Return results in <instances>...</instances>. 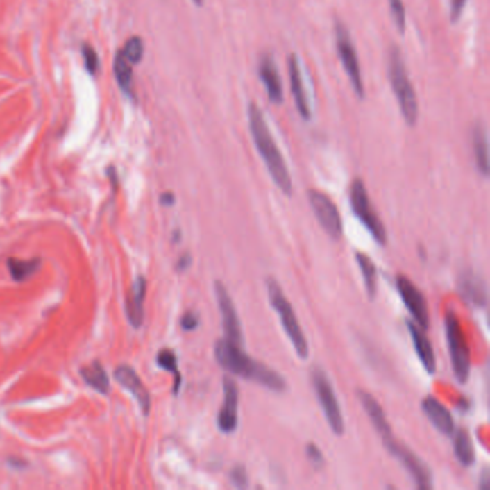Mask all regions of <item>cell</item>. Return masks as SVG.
Instances as JSON below:
<instances>
[{"label": "cell", "mask_w": 490, "mask_h": 490, "mask_svg": "<svg viewBox=\"0 0 490 490\" xmlns=\"http://www.w3.org/2000/svg\"><path fill=\"white\" fill-rule=\"evenodd\" d=\"M389 79L405 124L413 127L419 119V101L408 78L403 55L396 45L389 51Z\"/></svg>", "instance_id": "3"}, {"label": "cell", "mask_w": 490, "mask_h": 490, "mask_svg": "<svg viewBox=\"0 0 490 490\" xmlns=\"http://www.w3.org/2000/svg\"><path fill=\"white\" fill-rule=\"evenodd\" d=\"M467 0H450V22L456 24L460 19Z\"/></svg>", "instance_id": "35"}, {"label": "cell", "mask_w": 490, "mask_h": 490, "mask_svg": "<svg viewBox=\"0 0 490 490\" xmlns=\"http://www.w3.org/2000/svg\"><path fill=\"white\" fill-rule=\"evenodd\" d=\"M257 75L264 85V90L268 92L269 101L276 105H280L283 102L282 78L279 75V69L275 64V59L272 55L263 53L259 58Z\"/></svg>", "instance_id": "15"}, {"label": "cell", "mask_w": 490, "mask_h": 490, "mask_svg": "<svg viewBox=\"0 0 490 490\" xmlns=\"http://www.w3.org/2000/svg\"><path fill=\"white\" fill-rule=\"evenodd\" d=\"M288 69H289V81H291V91L295 99V105L302 117V119L310 121L312 117V110H311V102L308 98V92H306L305 81L302 75V68L299 58L296 53H291L288 59Z\"/></svg>", "instance_id": "14"}, {"label": "cell", "mask_w": 490, "mask_h": 490, "mask_svg": "<svg viewBox=\"0 0 490 490\" xmlns=\"http://www.w3.org/2000/svg\"><path fill=\"white\" fill-rule=\"evenodd\" d=\"M239 390L236 382L229 378H223V404L217 416V425L221 433H233L239 424Z\"/></svg>", "instance_id": "13"}, {"label": "cell", "mask_w": 490, "mask_h": 490, "mask_svg": "<svg viewBox=\"0 0 490 490\" xmlns=\"http://www.w3.org/2000/svg\"><path fill=\"white\" fill-rule=\"evenodd\" d=\"M216 291V298L219 303V310L221 315V323L224 330V338L229 339L230 342L243 346V331L242 325L236 312V308L233 305V301L228 292V289L223 287L221 282H216L214 285Z\"/></svg>", "instance_id": "12"}, {"label": "cell", "mask_w": 490, "mask_h": 490, "mask_svg": "<svg viewBox=\"0 0 490 490\" xmlns=\"http://www.w3.org/2000/svg\"><path fill=\"white\" fill-rule=\"evenodd\" d=\"M157 364L161 366V369H164L166 371H170V373H174L176 375V384H174V393L177 394L178 390H180V374H178V370H177V358L174 355L173 351L170 350H162L160 351L158 357H157Z\"/></svg>", "instance_id": "28"}, {"label": "cell", "mask_w": 490, "mask_h": 490, "mask_svg": "<svg viewBox=\"0 0 490 490\" xmlns=\"http://www.w3.org/2000/svg\"><path fill=\"white\" fill-rule=\"evenodd\" d=\"M248 122H249V130L255 142V147L259 155L262 157L264 166H267L276 187L283 194L291 196L294 189L291 173L269 130V124L267 118H264L263 111L255 104V102H251L248 105Z\"/></svg>", "instance_id": "2"}, {"label": "cell", "mask_w": 490, "mask_h": 490, "mask_svg": "<svg viewBox=\"0 0 490 490\" xmlns=\"http://www.w3.org/2000/svg\"><path fill=\"white\" fill-rule=\"evenodd\" d=\"M114 74L117 78L118 87L128 96H133V71L131 64L119 51L114 59Z\"/></svg>", "instance_id": "24"}, {"label": "cell", "mask_w": 490, "mask_h": 490, "mask_svg": "<svg viewBox=\"0 0 490 490\" xmlns=\"http://www.w3.org/2000/svg\"><path fill=\"white\" fill-rule=\"evenodd\" d=\"M121 52L131 65L138 64L142 59V55H144V44H142V40L138 36H134L127 40L124 49Z\"/></svg>", "instance_id": "29"}, {"label": "cell", "mask_w": 490, "mask_h": 490, "mask_svg": "<svg viewBox=\"0 0 490 490\" xmlns=\"http://www.w3.org/2000/svg\"><path fill=\"white\" fill-rule=\"evenodd\" d=\"M9 271L12 273V278L15 280H24L28 279L31 275H33L37 269V262L35 260H17V259H9Z\"/></svg>", "instance_id": "27"}, {"label": "cell", "mask_w": 490, "mask_h": 490, "mask_svg": "<svg viewBox=\"0 0 490 490\" xmlns=\"http://www.w3.org/2000/svg\"><path fill=\"white\" fill-rule=\"evenodd\" d=\"M114 375H115V380L135 397L144 414H149V410L151 407V397L149 390L146 389L144 382L140 380L137 373L127 365H119L115 370Z\"/></svg>", "instance_id": "16"}, {"label": "cell", "mask_w": 490, "mask_h": 490, "mask_svg": "<svg viewBox=\"0 0 490 490\" xmlns=\"http://www.w3.org/2000/svg\"><path fill=\"white\" fill-rule=\"evenodd\" d=\"M230 482L237 489L248 487V483H249L248 472L243 464H237L233 467V471L230 472Z\"/></svg>", "instance_id": "32"}, {"label": "cell", "mask_w": 490, "mask_h": 490, "mask_svg": "<svg viewBox=\"0 0 490 490\" xmlns=\"http://www.w3.org/2000/svg\"><path fill=\"white\" fill-rule=\"evenodd\" d=\"M306 456H308L310 462L315 467H321L323 464V455L319 450V447L315 446L314 443H310L308 446H306Z\"/></svg>", "instance_id": "33"}, {"label": "cell", "mask_w": 490, "mask_h": 490, "mask_svg": "<svg viewBox=\"0 0 490 490\" xmlns=\"http://www.w3.org/2000/svg\"><path fill=\"white\" fill-rule=\"evenodd\" d=\"M459 292L464 302L476 306V308H483L487 303L486 283L480 275H476L472 271H464L460 275Z\"/></svg>", "instance_id": "17"}, {"label": "cell", "mask_w": 490, "mask_h": 490, "mask_svg": "<svg viewBox=\"0 0 490 490\" xmlns=\"http://www.w3.org/2000/svg\"><path fill=\"white\" fill-rule=\"evenodd\" d=\"M214 355L221 369L233 375L262 384L276 393L287 390V381L279 373L269 369L263 362L246 355L243 351V346L236 345L226 338L217 341L214 346Z\"/></svg>", "instance_id": "1"}, {"label": "cell", "mask_w": 490, "mask_h": 490, "mask_svg": "<svg viewBox=\"0 0 490 490\" xmlns=\"http://www.w3.org/2000/svg\"><path fill=\"white\" fill-rule=\"evenodd\" d=\"M335 44H337V51L341 59V64L351 81V85L355 95L360 99H364L365 88H364V81L361 75V67L358 62V55L351 40L350 31L345 28L342 22H337L335 25Z\"/></svg>", "instance_id": "8"}, {"label": "cell", "mask_w": 490, "mask_h": 490, "mask_svg": "<svg viewBox=\"0 0 490 490\" xmlns=\"http://www.w3.org/2000/svg\"><path fill=\"white\" fill-rule=\"evenodd\" d=\"M358 398L364 407L366 416L370 417L374 428L377 430V433L382 437V440L393 437L391 427H390L389 421H387L385 414L382 412L381 405L378 404V401L371 394H369L366 391H362V390L358 391Z\"/></svg>", "instance_id": "20"}, {"label": "cell", "mask_w": 490, "mask_h": 490, "mask_svg": "<svg viewBox=\"0 0 490 490\" xmlns=\"http://www.w3.org/2000/svg\"><path fill=\"white\" fill-rule=\"evenodd\" d=\"M396 285L407 311L412 314V316L414 318L420 328L425 331L428 328V325H430V322H428V308H427V301L424 295L419 291V288L410 279L403 275L397 276Z\"/></svg>", "instance_id": "11"}, {"label": "cell", "mask_w": 490, "mask_h": 490, "mask_svg": "<svg viewBox=\"0 0 490 490\" xmlns=\"http://www.w3.org/2000/svg\"><path fill=\"white\" fill-rule=\"evenodd\" d=\"M146 298V279L140 276L134 282L130 295L127 296V315L133 326L138 328L142 325V319H144V308H142V303H144Z\"/></svg>", "instance_id": "22"}, {"label": "cell", "mask_w": 490, "mask_h": 490, "mask_svg": "<svg viewBox=\"0 0 490 490\" xmlns=\"http://www.w3.org/2000/svg\"><path fill=\"white\" fill-rule=\"evenodd\" d=\"M193 3L196 5V6H203V3H204V0H193Z\"/></svg>", "instance_id": "39"}, {"label": "cell", "mask_w": 490, "mask_h": 490, "mask_svg": "<svg viewBox=\"0 0 490 490\" xmlns=\"http://www.w3.org/2000/svg\"><path fill=\"white\" fill-rule=\"evenodd\" d=\"M405 325H407L408 334L412 335L414 350H416V354H417L421 365L424 366V370L428 374L433 375L436 373V355H434L430 341H428L424 330L420 328V326L416 325L414 322L407 321Z\"/></svg>", "instance_id": "19"}, {"label": "cell", "mask_w": 490, "mask_h": 490, "mask_svg": "<svg viewBox=\"0 0 490 490\" xmlns=\"http://www.w3.org/2000/svg\"><path fill=\"white\" fill-rule=\"evenodd\" d=\"M355 257H357V263H358L364 283H365L366 294H369V296L373 299L377 292V268H375V264L373 263V260L369 256L364 255V253H357Z\"/></svg>", "instance_id": "25"}, {"label": "cell", "mask_w": 490, "mask_h": 490, "mask_svg": "<svg viewBox=\"0 0 490 490\" xmlns=\"http://www.w3.org/2000/svg\"><path fill=\"white\" fill-rule=\"evenodd\" d=\"M446 335L455 378L460 384H464L468 380V374H471V350H468V344L457 315L452 311L446 315Z\"/></svg>", "instance_id": "5"}, {"label": "cell", "mask_w": 490, "mask_h": 490, "mask_svg": "<svg viewBox=\"0 0 490 490\" xmlns=\"http://www.w3.org/2000/svg\"><path fill=\"white\" fill-rule=\"evenodd\" d=\"M389 3H390V12H391V17L396 24V28L403 35L407 28L405 8H404L403 0H389Z\"/></svg>", "instance_id": "30"}, {"label": "cell", "mask_w": 490, "mask_h": 490, "mask_svg": "<svg viewBox=\"0 0 490 490\" xmlns=\"http://www.w3.org/2000/svg\"><path fill=\"white\" fill-rule=\"evenodd\" d=\"M308 197L311 208L323 230L332 239H339L342 235V220L334 201L318 190H311Z\"/></svg>", "instance_id": "10"}, {"label": "cell", "mask_w": 490, "mask_h": 490, "mask_svg": "<svg viewBox=\"0 0 490 490\" xmlns=\"http://www.w3.org/2000/svg\"><path fill=\"white\" fill-rule=\"evenodd\" d=\"M83 56H84V60H85V68L90 74H96L98 68H99V58H98V53L96 51L90 47V45H84L83 48Z\"/></svg>", "instance_id": "31"}, {"label": "cell", "mask_w": 490, "mask_h": 490, "mask_svg": "<svg viewBox=\"0 0 490 490\" xmlns=\"http://www.w3.org/2000/svg\"><path fill=\"white\" fill-rule=\"evenodd\" d=\"M472 146L478 171L483 176H489V141L487 131L482 121H478L472 130Z\"/></svg>", "instance_id": "21"}, {"label": "cell", "mask_w": 490, "mask_h": 490, "mask_svg": "<svg viewBox=\"0 0 490 490\" xmlns=\"http://www.w3.org/2000/svg\"><path fill=\"white\" fill-rule=\"evenodd\" d=\"M161 204L164 206H173L174 204V194L173 193H164L161 196Z\"/></svg>", "instance_id": "37"}, {"label": "cell", "mask_w": 490, "mask_h": 490, "mask_svg": "<svg viewBox=\"0 0 490 490\" xmlns=\"http://www.w3.org/2000/svg\"><path fill=\"white\" fill-rule=\"evenodd\" d=\"M387 450H389L410 475L419 489H432V472L428 471V467L423 460H420L416 453H413L410 448H407L404 444L398 443L394 437L382 440Z\"/></svg>", "instance_id": "9"}, {"label": "cell", "mask_w": 490, "mask_h": 490, "mask_svg": "<svg viewBox=\"0 0 490 490\" xmlns=\"http://www.w3.org/2000/svg\"><path fill=\"white\" fill-rule=\"evenodd\" d=\"M81 374H83V378L85 380V382L88 385L92 387V389H95L96 391H99L102 394L108 393L110 381H108L107 373L98 362H94L92 365L87 366V369L81 371Z\"/></svg>", "instance_id": "26"}, {"label": "cell", "mask_w": 490, "mask_h": 490, "mask_svg": "<svg viewBox=\"0 0 490 490\" xmlns=\"http://www.w3.org/2000/svg\"><path fill=\"white\" fill-rule=\"evenodd\" d=\"M192 264V256L189 253L186 255H183L178 260V264H177V269L178 271H186L189 267Z\"/></svg>", "instance_id": "36"}, {"label": "cell", "mask_w": 490, "mask_h": 490, "mask_svg": "<svg viewBox=\"0 0 490 490\" xmlns=\"http://www.w3.org/2000/svg\"><path fill=\"white\" fill-rule=\"evenodd\" d=\"M421 408L427 419L430 420V423L437 428L441 434L452 436L455 432V421L452 413L447 410V407H444L437 398L428 396L423 400Z\"/></svg>", "instance_id": "18"}, {"label": "cell", "mask_w": 490, "mask_h": 490, "mask_svg": "<svg viewBox=\"0 0 490 490\" xmlns=\"http://www.w3.org/2000/svg\"><path fill=\"white\" fill-rule=\"evenodd\" d=\"M268 295L272 308L278 314L279 321L283 326V331L288 335L296 355L301 360H306L310 355L308 341H306V337L302 332L299 321L292 310V305L289 303L287 296H285L283 291L280 289L275 279L268 280Z\"/></svg>", "instance_id": "4"}, {"label": "cell", "mask_w": 490, "mask_h": 490, "mask_svg": "<svg viewBox=\"0 0 490 490\" xmlns=\"http://www.w3.org/2000/svg\"><path fill=\"white\" fill-rule=\"evenodd\" d=\"M479 487H480L482 490H487V489L490 487V480H489V472H487V468H486V471H484L483 475H482V483L479 484Z\"/></svg>", "instance_id": "38"}, {"label": "cell", "mask_w": 490, "mask_h": 490, "mask_svg": "<svg viewBox=\"0 0 490 490\" xmlns=\"http://www.w3.org/2000/svg\"><path fill=\"white\" fill-rule=\"evenodd\" d=\"M350 203H351V209H353L354 214L362 223V226L370 232V235L373 236V239L378 244L384 246V244L387 243L385 228H384L382 221L380 220L378 214L373 209L369 193H366V189H365V185L360 178H355L353 181L351 192H350Z\"/></svg>", "instance_id": "6"}, {"label": "cell", "mask_w": 490, "mask_h": 490, "mask_svg": "<svg viewBox=\"0 0 490 490\" xmlns=\"http://www.w3.org/2000/svg\"><path fill=\"white\" fill-rule=\"evenodd\" d=\"M200 325L198 315L194 312H187L181 318V328L185 331H193Z\"/></svg>", "instance_id": "34"}, {"label": "cell", "mask_w": 490, "mask_h": 490, "mask_svg": "<svg viewBox=\"0 0 490 490\" xmlns=\"http://www.w3.org/2000/svg\"><path fill=\"white\" fill-rule=\"evenodd\" d=\"M312 385L315 394L318 397V401L322 407L323 416L328 421L330 427L332 428V432L337 436H341L345 430L344 425V417L341 413V407L338 404L335 391L332 389V384L330 381V378L326 377V373L319 369V366H314L312 370Z\"/></svg>", "instance_id": "7"}, {"label": "cell", "mask_w": 490, "mask_h": 490, "mask_svg": "<svg viewBox=\"0 0 490 490\" xmlns=\"http://www.w3.org/2000/svg\"><path fill=\"white\" fill-rule=\"evenodd\" d=\"M453 452L459 463L464 467H471L475 463V447L471 436L464 428H455L453 432Z\"/></svg>", "instance_id": "23"}]
</instances>
